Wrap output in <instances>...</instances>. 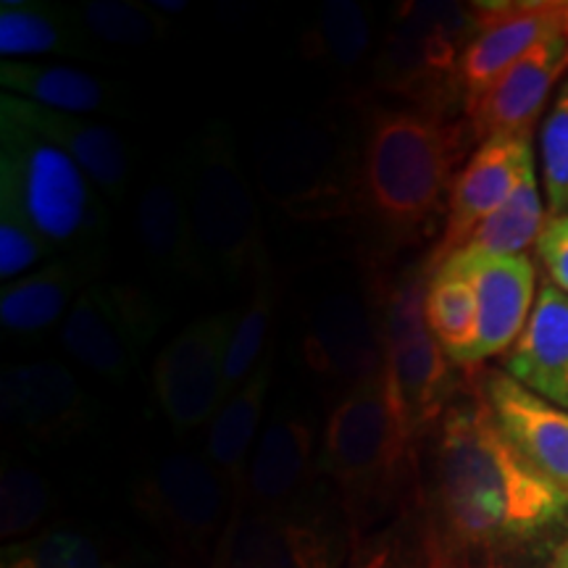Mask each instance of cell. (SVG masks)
<instances>
[{"mask_svg":"<svg viewBox=\"0 0 568 568\" xmlns=\"http://www.w3.org/2000/svg\"><path fill=\"white\" fill-rule=\"evenodd\" d=\"M416 514L443 568H500L568 537V493L508 445L481 395L450 403L435 424Z\"/></svg>","mask_w":568,"mask_h":568,"instance_id":"cell-1","label":"cell"},{"mask_svg":"<svg viewBox=\"0 0 568 568\" xmlns=\"http://www.w3.org/2000/svg\"><path fill=\"white\" fill-rule=\"evenodd\" d=\"M468 119L418 105H374L364 116L355 180V219L382 253L422 245L447 213L464 169Z\"/></svg>","mask_w":568,"mask_h":568,"instance_id":"cell-2","label":"cell"},{"mask_svg":"<svg viewBox=\"0 0 568 568\" xmlns=\"http://www.w3.org/2000/svg\"><path fill=\"white\" fill-rule=\"evenodd\" d=\"M422 439L389 395L385 368L339 397L324 424L318 474L337 489L351 542L416 506Z\"/></svg>","mask_w":568,"mask_h":568,"instance_id":"cell-3","label":"cell"},{"mask_svg":"<svg viewBox=\"0 0 568 568\" xmlns=\"http://www.w3.org/2000/svg\"><path fill=\"white\" fill-rule=\"evenodd\" d=\"M0 205H9L59 255L103 258L111 216L105 197L80 163L0 113Z\"/></svg>","mask_w":568,"mask_h":568,"instance_id":"cell-4","label":"cell"},{"mask_svg":"<svg viewBox=\"0 0 568 568\" xmlns=\"http://www.w3.org/2000/svg\"><path fill=\"white\" fill-rule=\"evenodd\" d=\"M180 172L209 268L232 282H253L268 258L258 205L240 169L230 124H205L190 140Z\"/></svg>","mask_w":568,"mask_h":568,"instance_id":"cell-5","label":"cell"},{"mask_svg":"<svg viewBox=\"0 0 568 568\" xmlns=\"http://www.w3.org/2000/svg\"><path fill=\"white\" fill-rule=\"evenodd\" d=\"M255 180L276 211L295 222L355 216L358 151L308 119H280L264 126L253 148Z\"/></svg>","mask_w":568,"mask_h":568,"instance_id":"cell-6","label":"cell"},{"mask_svg":"<svg viewBox=\"0 0 568 568\" xmlns=\"http://www.w3.org/2000/svg\"><path fill=\"white\" fill-rule=\"evenodd\" d=\"M382 311V339H385V376L389 395L406 424L422 439L439 416L450 408L456 393L453 361L432 335L424 318L426 264L406 266L389 276L379 264H368Z\"/></svg>","mask_w":568,"mask_h":568,"instance_id":"cell-7","label":"cell"},{"mask_svg":"<svg viewBox=\"0 0 568 568\" xmlns=\"http://www.w3.org/2000/svg\"><path fill=\"white\" fill-rule=\"evenodd\" d=\"M471 38V6L397 3L372 61L379 90L408 105L453 111L460 95V59Z\"/></svg>","mask_w":568,"mask_h":568,"instance_id":"cell-8","label":"cell"},{"mask_svg":"<svg viewBox=\"0 0 568 568\" xmlns=\"http://www.w3.org/2000/svg\"><path fill=\"white\" fill-rule=\"evenodd\" d=\"M134 508L187 558L216 550L237 508L232 481L205 456L169 453L153 460L134 481Z\"/></svg>","mask_w":568,"mask_h":568,"instance_id":"cell-9","label":"cell"},{"mask_svg":"<svg viewBox=\"0 0 568 568\" xmlns=\"http://www.w3.org/2000/svg\"><path fill=\"white\" fill-rule=\"evenodd\" d=\"M351 550L345 518L303 497L282 508H234L211 568H345Z\"/></svg>","mask_w":568,"mask_h":568,"instance_id":"cell-10","label":"cell"},{"mask_svg":"<svg viewBox=\"0 0 568 568\" xmlns=\"http://www.w3.org/2000/svg\"><path fill=\"white\" fill-rule=\"evenodd\" d=\"M161 308L126 282H92L61 324V345L101 379H130L142 351L161 329Z\"/></svg>","mask_w":568,"mask_h":568,"instance_id":"cell-11","label":"cell"},{"mask_svg":"<svg viewBox=\"0 0 568 568\" xmlns=\"http://www.w3.org/2000/svg\"><path fill=\"white\" fill-rule=\"evenodd\" d=\"M301 358L318 379L347 389L385 368L382 311L372 276L364 290H329L308 305L301 326Z\"/></svg>","mask_w":568,"mask_h":568,"instance_id":"cell-12","label":"cell"},{"mask_svg":"<svg viewBox=\"0 0 568 568\" xmlns=\"http://www.w3.org/2000/svg\"><path fill=\"white\" fill-rule=\"evenodd\" d=\"M237 311L187 324L153 364V397L176 432L209 426L226 400L224 366Z\"/></svg>","mask_w":568,"mask_h":568,"instance_id":"cell-13","label":"cell"},{"mask_svg":"<svg viewBox=\"0 0 568 568\" xmlns=\"http://www.w3.org/2000/svg\"><path fill=\"white\" fill-rule=\"evenodd\" d=\"M558 34H568V0L471 3V38L460 59L464 109L516 61Z\"/></svg>","mask_w":568,"mask_h":568,"instance_id":"cell-14","label":"cell"},{"mask_svg":"<svg viewBox=\"0 0 568 568\" xmlns=\"http://www.w3.org/2000/svg\"><path fill=\"white\" fill-rule=\"evenodd\" d=\"M443 264L456 268L474 284L479 303L477 337L460 355L458 366H477L495 355H506L527 326L537 303V268L531 255L458 251Z\"/></svg>","mask_w":568,"mask_h":568,"instance_id":"cell-15","label":"cell"},{"mask_svg":"<svg viewBox=\"0 0 568 568\" xmlns=\"http://www.w3.org/2000/svg\"><path fill=\"white\" fill-rule=\"evenodd\" d=\"M531 159H535L531 134H497L479 142L453 182L443 234L435 251L424 261L426 272H435L443 261L458 253L468 234L508 201Z\"/></svg>","mask_w":568,"mask_h":568,"instance_id":"cell-16","label":"cell"},{"mask_svg":"<svg viewBox=\"0 0 568 568\" xmlns=\"http://www.w3.org/2000/svg\"><path fill=\"white\" fill-rule=\"evenodd\" d=\"M0 416L6 429L34 443L80 435L90 400L77 376L59 361L6 366L0 374Z\"/></svg>","mask_w":568,"mask_h":568,"instance_id":"cell-17","label":"cell"},{"mask_svg":"<svg viewBox=\"0 0 568 568\" xmlns=\"http://www.w3.org/2000/svg\"><path fill=\"white\" fill-rule=\"evenodd\" d=\"M568 77V34H558L516 61L466 109L474 140L535 134L545 103Z\"/></svg>","mask_w":568,"mask_h":568,"instance_id":"cell-18","label":"cell"},{"mask_svg":"<svg viewBox=\"0 0 568 568\" xmlns=\"http://www.w3.org/2000/svg\"><path fill=\"white\" fill-rule=\"evenodd\" d=\"M479 395L518 456L568 493V410L518 385L506 372H489Z\"/></svg>","mask_w":568,"mask_h":568,"instance_id":"cell-19","label":"cell"},{"mask_svg":"<svg viewBox=\"0 0 568 568\" xmlns=\"http://www.w3.org/2000/svg\"><path fill=\"white\" fill-rule=\"evenodd\" d=\"M134 232L153 268L174 282H201L209 261L197 243L180 169H159L134 201Z\"/></svg>","mask_w":568,"mask_h":568,"instance_id":"cell-20","label":"cell"},{"mask_svg":"<svg viewBox=\"0 0 568 568\" xmlns=\"http://www.w3.org/2000/svg\"><path fill=\"white\" fill-rule=\"evenodd\" d=\"M0 113H9L17 122L30 126L32 132L42 134L71 155L111 205L122 209L126 203L132 190V159L124 140L111 126L88 116L42 109V105L21 101L9 92H3L0 98Z\"/></svg>","mask_w":568,"mask_h":568,"instance_id":"cell-21","label":"cell"},{"mask_svg":"<svg viewBox=\"0 0 568 568\" xmlns=\"http://www.w3.org/2000/svg\"><path fill=\"white\" fill-rule=\"evenodd\" d=\"M314 474H318L316 426L305 414L282 408L255 443L237 506L282 508L303 500Z\"/></svg>","mask_w":568,"mask_h":568,"instance_id":"cell-22","label":"cell"},{"mask_svg":"<svg viewBox=\"0 0 568 568\" xmlns=\"http://www.w3.org/2000/svg\"><path fill=\"white\" fill-rule=\"evenodd\" d=\"M503 372L568 410V295L550 280L539 284L527 326L503 355Z\"/></svg>","mask_w":568,"mask_h":568,"instance_id":"cell-23","label":"cell"},{"mask_svg":"<svg viewBox=\"0 0 568 568\" xmlns=\"http://www.w3.org/2000/svg\"><path fill=\"white\" fill-rule=\"evenodd\" d=\"M103 258L59 255L32 274L3 284L0 324L9 335L38 337L67 322L80 295L98 282Z\"/></svg>","mask_w":568,"mask_h":568,"instance_id":"cell-24","label":"cell"},{"mask_svg":"<svg viewBox=\"0 0 568 568\" xmlns=\"http://www.w3.org/2000/svg\"><path fill=\"white\" fill-rule=\"evenodd\" d=\"M274 376V345L255 368L251 379L226 397L224 406L213 416L205 432V458L211 460L240 495L245 481L247 464L258 443V426L264 418L266 395Z\"/></svg>","mask_w":568,"mask_h":568,"instance_id":"cell-25","label":"cell"},{"mask_svg":"<svg viewBox=\"0 0 568 568\" xmlns=\"http://www.w3.org/2000/svg\"><path fill=\"white\" fill-rule=\"evenodd\" d=\"M74 55V59L109 61L84 34L74 9L30 0H6L0 6V55L6 61L32 55Z\"/></svg>","mask_w":568,"mask_h":568,"instance_id":"cell-26","label":"cell"},{"mask_svg":"<svg viewBox=\"0 0 568 568\" xmlns=\"http://www.w3.org/2000/svg\"><path fill=\"white\" fill-rule=\"evenodd\" d=\"M0 82L9 95L38 103L71 116L90 113H113L122 109V95L101 77L63 63L3 61Z\"/></svg>","mask_w":568,"mask_h":568,"instance_id":"cell-27","label":"cell"},{"mask_svg":"<svg viewBox=\"0 0 568 568\" xmlns=\"http://www.w3.org/2000/svg\"><path fill=\"white\" fill-rule=\"evenodd\" d=\"M548 203L539 193L537 161L531 159L524 166L521 180L508 201L468 234L460 251L487 253V255H521L537 245L539 234L548 226Z\"/></svg>","mask_w":568,"mask_h":568,"instance_id":"cell-28","label":"cell"},{"mask_svg":"<svg viewBox=\"0 0 568 568\" xmlns=\"http://www.w3.org/2000/svg\"><path fill=\"white\" fill-rule=\"evenodd\" d=\"M477 290L464 274L445 264L429 272L424 293V318L453 366H458L460 355L477 337Z\"/></svg>","mask_w":568,"mask_h":568,"instance_id":"cell-29","label":"cell"},{"mask_svg":"<svg viewBox=\"0 0 568 568\" xmlns=\"http://www.w3.org/2000/svg\"><path fill=\"white\" fill-rule=\"evenodd\" d=\"M372 48V24L366 11L353 0H326L314 24L303 32L301 53L339 71H353L366 61Z\"/></svg>","mask_w":568,"mask_h":568,"instance_id":"cell-30","label":"cell"},{"mask_svg":"<svg viewBox=\"0 0 568 568\" xmlns=\"http://www.w3.org/2000/svg\"><path fill=\"white\" fill-rule=\"evenodd\" d=\"M274 305L276 282L272 266H266L255 274L251 301H247L243 311H237V322H234L224 366L226 397L251 379L253 372L261 366V361H264V355L268 353V347H272V343H268V332H272L274 324Z\"/></svg>","mask_w":568,"mask_h":568,"instance_id":"cell-31","label":"cell"},{"mask_svg":"<svg viewBox=\"0 0 568 568\" xmlns=\"http://www.w3.org/2000/svg\"><path fill=\"white\" fill-rule=\"evenodd\" d=\"M74 11L84 34L103 53H109V48H124V51L148 48L166 38L169 32V24L151 3L90 0Z\"/></svg>","mask_w":568,"mask_h":568,"instance_id":"cell-32","label":"cell"},{"mask_svg":"<svg viewBox=\"0 0 568 568\" xmlns=\"http://www.w3.org/2000/svg\"><path fill=\"white\" fill-rule=\"evenodd\" d=\"M345 568H443L435 548L424 535L416 506L353 542Z\"/></svg>","mask_w":568,"mask_h":568,"instance_id":"cell-33","label":"cell"},{"mask_svg":"<svg viewBox=\"0 0 568 568\" xmlns=\"http://www.w3.org/2000/svg\"><path fill=\"white\" fill-rule=\"evenodd\" d=\"M53 508V493L38 468L6 460L0 477V537L6 542L27 539Z\"/></svg>","mask_w":568,"mask_h":568,"instance_id":"cell-34","label":"cell"},{"mask_svg":"<svg viewBox=\"0 0 568 568\" xmlns=\"http://www.w3.org/2000/svg\"><path fill=\"white\" fill-rule=\"evenodd\" d=\"M0 568H119L95 539L80 531H42L3 548Z\"/></svg>","mask_w":568,"mask_h":568,"instance_id":"cell-35","label":"cell"},{"mask_svg":"<svg viewBox=\"0 0 568 568\" xmlns=\"http://www.w3.org/2000/svg\"><path fill=\"white\" fill-rule=\"evenodd\" d=\"M539 180H542L548 216L568 213V77L552 98L539 126Z\"/></svg>","mask_w":568,"mask_h":568,"instance_id":"cell-36","label":"cell"},{"mask_svg":"<svg viewBox=\"0 0 568 568\" xmlns=\"http://www.w3.org/2000/svg\"><path fill=\"white\" fill-rule=\"evenodd\" d=\"M53 258H59V251L17 211L0 205V280H21Z\"/></svg>","mask_w":568,"mask_h":568,"instance_id":"cell-37","label":"cell"},{"mask_svg":"<svg viewBox=\"0 0 568 568\" xmlns=\"http://www.w3.org/2000/svg\"><path fill=\"white\" fill-rule=\"evenodd\" d=\"M535 251L548 280L560 293L568 295V213L548 219V226L539 234Z\"/></svg>","mask_w":568,"mask_h":568,"instance_id":"cell-38","label":"cell"},{"mask_svg":"<svg viewBox=\"0 0 568 568\" xmlns=\"http://www.w3.org/2000/svg\"><path fill=\"white\" fill-rule=\"evenodd\" d=\"M151 6L155 11L161 13H182L184 9H187V3H184V0H151Z\"/></svg>","mask_w":568,"mask_h":568,"instance_id":"cell-39","label":"cell"},{"mask_svg":"<svg viewBox=\"0 0 568 568\" xmlns=\"http://www.w3.org/2000/svg\"><path fill=\"white\" fill-rule=\"evenodd\" d=\"M548 568H568V537L560 539L556 552L550 556V566Z\"/></svg>","mask_w":568,"mask_h":568,"instance_id":"cell-40","label":"cell"}]
</instances>
